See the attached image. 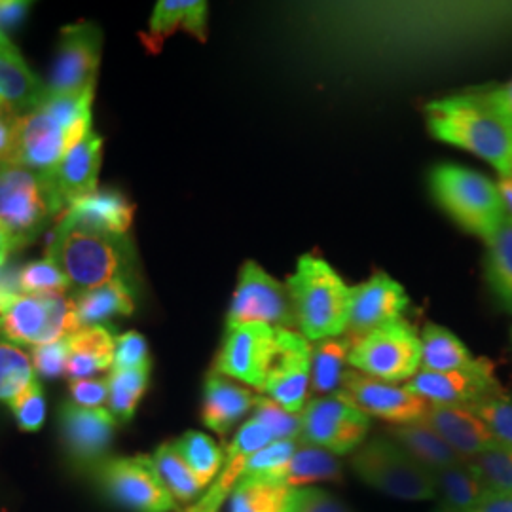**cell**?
Returning a JSON list of instances; mask_svg holds the SVG:
<instances>
[{"mask_svg":"<svg viewBox=\"0 0 512 512\" xmlns=\"http://www.w3.org/2000/svg\"><path fill=\"white\" fill-rule=\"evenodd\" d=\"M429 133L492 165L499 179H512V122L488 93L452 95L427 103Z\"/></svg>","mask_w":512,"mask_h":512,"instance_id":"1","label":"cell"},{"mask_svg":"<svg viewBox=\"0 0 512 512\" xmlns=\"http://www.w3.org/2000/svg\"><path fill=\"white\" fill-rule=\"evenodd\" d=\"M48 258L63 270L78 293L110 283L133 287V247L128 236L93 230L61 217L50 239Z\"/></svg>","mask_w":512,"mask_h":512,"instance_id":"2","label":"cell"},{"mask_svg":"<svg viewBox=\"0 0 512 512\" xmlns=\"http://www.w3.org/2000/svg\"><path fill=\"white\" fill-rule=\"evenodd\" d=\"M296 330L310 342L346 334L351 313V287L321 256L302 255L287 279Z\"/></svg>","mask_w":512,"mask_h":512,"instance_id":"3","label":"cell"},{"mask_svg":"<svg viewBox=\"0 0 512 512\" xmlns=\"http://www.w3.org/2000/svg\"><path fill=\"white\" fill-rule=\"evenodd\" d=\"M429 184L442 211L476 238L488 241L507 217L497 183L469 167L437 165Z\"/></svg>","mask_w":512,"mask_h":512,"instance_id":"4","label":"cell"},{"mask_svg":"<svg viewBox=\"0 0 512 512\" xmlns=\"http://www.w3.org/2000/svg\"><path fill=\"white\" fill-rule=\"evenodd\" d=\"M67 207L50 175L23 165L0 167V224L21 249Z\"/></svg>","mask_w":512,"mask_h":512,"instance_id":"5","label":"cell"},{"mask_svg":"<svg viewBox=\"0 0 512 512\" xmlns=\"http://www.w3.org/2000/svg\"><path fill=\"white\" fill-rule=\"evenodd\" d=\"M351 469L365 484L391 497L427 501L437 495L433 473L389 437L361 444L351 456Z\"/></svg>","mask_w":512,"mask_h":512,"instance_id":"6","label":"cell"},{"mask_svg":"<svg viewBox=\"0 0 512 512\" xmlns=\"http://www.w3.org/2000/svg\"><path fill=\"white\" fill-rule=\"evenodd\" d=\"M80 327L74 298L65 294H19L0 313V340L19 346H44L74 336Z\"/></svg>","mask_w":512,"mask_h":512,"instance_id":"7","label":"cell"},{"mask_svg":"<svg viewBox=\"0 0 512 512\" xmlns=\"http://www.w3.org/2000/svg\"><path fill=\"white\" fill-rule=\"evenodd\" d=\"M348 365L391 384L410 380L420 372L421 338L408 321H391L351 346Z\"/></svg>","mask_w":512,"mask_h":512,"instance_id":"8","label":"cell"},{"mask_svg":"<svg viewBox=\"0 0 512 512\" xmlns=\"http://www.w3.org/2000/svg\"><path fill=\"white\" fill-rule=\"evenodd\" d=\"M247 323L296 330L293 302L287 285L277 281L253 260H247L239 270L226 327Z\"/></svg>","mask_w":512,"mask_h":512,"instance_id":"9","label":"cell"},{"mask_svg":"<svg viewBox=\"0 0 512 512\" xmlns=\"http://www.w3.org/2000/svg\"><path fill=\"white\" fill-rule=\"evenodd\" d=\"M99 478L110 499L131 512H173L177 501L148 456L103 461Z\"/></svg>","mask_w":512,"mask_h":512,"instance_id":"10","label":"cell"},{"mask_svg":"<svg viewBox=\"0 0 512 512\" xmlns=\"http://www.w3.org/2000/svg\"><path fill=\"white\" fill-rule=\"evenodd\" d=\"M277 357V329L262 323L226 327L215 372L241 384L264 389Z\"/></svg>","mask_w":512,"mask_h":512,"instance_id":"11","label":"cell"},{"mask_svg":"<svg viewBox=\"0 0 512 512\" xmlns=\"http://www.w3.org/2000/svg\"><path fill=\"white\" fill-rule=\"evenodd\" d=\"M59 35L57 54L44 93L61 95L95 88L103 52V31L95 23L84 21L63 27Z\"/></svg>","mask_w":512,"mask_h":512,"instance_id":"12","label":"cell"},{"mask_svg":"<svg viewBox=\"0 0 512 512\" xmlns=\"http://www.w3.org/2000/svg\"><path fill=\"white\" fill-rule=\"evenodd\" d=\"M370 427V418L338 395L313 399L302 412L300 440L336 456L355 452Z\"/></svg>","mask_w":512,"mask_h":512,"instance_id":"13","label":"cell"},{"mask_svg":"<svg viewBox=\"0 0 512 512\" xmlns=\"http://www.w3.org/2000/svg\"><path fill=\"white\" fill-rule=\"evenodd\" d=\"M336 395L365 412L368 418H380L395 425L421 421L429 406L404 385L384 382L351 368L344 374Z\"/></svg>","mask_w":512,"mask_h":512,"instance_id":"14","label":"cell"},{"mask_svg":"<svg viewBox=\"0 0 512 512\" xmlns=\"http://www.w3.org/2000/svg\"><path fill=\"white\" fill-rule=\"evenodd\" d=\"M311 349L298 330L277 329V357L262 391L293 414H302L310 399Z\"/></svg>","mask_w":512,"mask_h":512,"instance_id":"15","label":"cell"},{"mask_svg":"<svg viewBox=\"0 0 512 512\" xmlns=\"http://www.w3.org/2000/svg\"><path fill=\"white\" fill-rule=\"evenodd\" d=\"M84 137L67 128L50 110L37 105L19 114L18 164L52 175L55 167Z\"/></svg>","mask_w":512,"mask_h":512,"instance_id":"16","label":"cell"},{"mask_svg":"<svg viewBox=\"0 0 512 512\" xmlns=\"http://www.w3.org/2000/svg\"><path fill=\"white\" fill-rule=\"evenodd\" d=\"M404 387L427 404L465 408L488 395L503 391L495 378L494 365L488 359H476L475 365L456 372L420 370Z\"/></svg>","mask_w":512,"mask_h":512,"instance_id":"17","label":"cell"},{"mask_svg":"<svg viewBox=\"0 0 512 512\" xmlns=\"http://www.w3.org/2000/svg\"><path fill=\"white\" fill-rule=\"evenodd\" d=\"M408 306L410 298L403 285L385 272H376L361 285L351 287V313L344 336L353 346L372 330L403 319Z\"/></svg>","mask_w":512,"mask_h":512,"instance_id":"18","label":"cell"},{"mask_svg":"<svg viewBox=\"0 0 512 512\" xmlns=\"http://www.w3.org/2000/svg\"><path fill=\"white\" fill-rule=\"evenodd\" d=\"M61 437L78 465H101L114 439L116 418L105 408L65 403L59 414Z\"/></svg>","mask_w":512,"mask_h":512,"instance_id":"19","label":"cell"},{"mask_svg":"<svg viewBox=\"0 0 512 512\" xmlns=\"http://www.w3.org/2000/svg\"><path fill=\"white\" fill-rule=\"evenodd\" d=\"M421 423L431 427L461 459L475 458L497 442L488 427L465 406L429 404Z\"/></svg>","mask_w":512,"mask_h":512,"instance_id":"20","label":"cell"},{"mask_svg":"<svg viewBox=\"0 0 512 512\" xmlns=\"http://www.w3.org/2000/svg\"><path fill=\"white\" fill-rule=\"evenodd\" d=\"M101 160H103V139L97 133L90 131L55 167L50 177L67 207L74 200L90 196L97 190Z\"/></svg>","mask_w":512,"mask_h":512,"instance_id":"21","label":"cell"},{"mask_svg":"<svg viewBox=\"0 0 512 512\" xmlns=\"http://www.w3.org/2000/svg\"><path fill=\"white\" fill-rule=\"evenodd\" d=\"M63 217L86 228L126 236L133 224L135 205L120 190L103 188L69 203Z\"/></svg>","mask_w":512,"mask_h":512,"instance_id":"22","label":"cell"},{"mask_svg":"<svg viewBox=\"0 0 512 512\" xmlns=\"http://www.w3.org/2000/svg\"><path fill=\"white\" fill-rule=\"evenodd\" d=\"M256 397L245 387L211 372L203 387L202 420L211 431L226 435L249 410Z\"/></svg>","mask_w":512,"mask_h":512,"instance_id":"23","label":"cell"},{"mask_svg":"<svg viewBox=\"0 0 512 512\" xmlns=\"http://www.w3.org/2000/svg\"><path fill=\"white\" fill-rule=\"evenodd\" d=\"M116 338L105 325L80 329L69 338V363L65 376L69 382L90 380L97 372L109 370L114 363Z\"/></svg>","mask_w":512,"mask_h":512,"instance_id":"24","label":"cell"},{"mask_svg":"<svg viewBox=\"0 0 512 512\" xmlns=\"http://www.w3.org/2000/svg\"><path fill=\"white\" fill-rule=\"evenodd\" d=\"M179 29L203 42L207 37V2L160 0L148 23V48L156 52L165 38Z\"/></svg>","mask_w":512,"mask_h":512,"instance_id":"25","label":"cell"},{"mask_svg":"<svg viewBox=\"0 0 512 512\" xmlns=\"http://www.w3.org/2000/svg\"><path fill=\"white\" fill-rule=\"evenodd\" d=\"M46 84L23 61L18 48L0 50V97L16 114L35 109Z\"/></svg>","mask_w":512,"mask_h":512,"instance_id":"26","label":"cell"},{"mask_svg":"<svg viewBox=\"0 0 512 512\" xmlns=\"http://www.w3.org/2000/svg\"><path fill=\"white\" fill-rule=\"evenodd\" d=\"M385 437L395 440L403 450H406L429 471L444 469L448 465L463 461L431 427H427L421 421L406 423V425H391L385 431Z\"/></svg>","mask_w":512,"mask_h":512,"instance_id":"27","label":"cell"},{"mask_svg":"<svg viewBox=\"0 0 512 512\" xmlns=\"http://www.w3.org/2000/svg\"><path fill=\"white\" fill-rule=\"evenodd\" d=\"M421 370L456 372L475 365V357L454 332L435 323L421 330Z\"/></svg>","mask_w":512,"mask_h":512,"instance_id":"28","label":"cell"},{"mask_svg":"<svg viewBox=\"0 0 512 512\" xmlns=\"http://www.w3.org/2000/svg\"><path fill=\"white\" fill-rule=\"evenodd\" d=\"M74 304L82 329L103 325L114 315L129 317L135 311L133 287L128 283H110L92 291H80L74 296Z\"/></svg>","mask_w":512,"mask_h":512,"instance_id":"29","label":"cell"},{"mask_svg":"<svg viewBox=\"0 0 512 512\" xmlns=\"http://www.w3.org/2000/svg\"><path fill=\"white\" fill-rule=\"evenodd\" d=\"M351 342L346 336L315 342L311 349V391L330 397L340 391L344 374L348 372Z\"/></svg>","mask_w":512,"mask_h":512,"instance_id":"30","label":"cell"},{"mask_svg":"<svg viewBox=\"0 0 512 512\" xmlns=\"http://www.w3.org/2000/svg\"><path fill=\"white\" fill-rule=\"evenodd\" d=\"M431 473L437 486V495L442 497L444 503L442 507L450 511H473L486 490L465 459Z\"/></svg>","mask_w":512,"mask_h":512,"instance_id":"31","label":"cell"},{"mask_svg":"<svg viewBox=\"0 0 512 512\" xmlns=\"http://www.w3.org/2000/svg\"><path fill=\"white\" fill-rule=\"evenodd\" d=\"M338 478H342V461L336 454L302 442L281 475V486L302 488L311 482Z\"/></svg>","mask_w":512,"mask_h":512,"instance_id":"32","label":"cell"},{"mask_svg":"<svg viewBox=\"0 0 512 512\" xmlns=\"http://www.w3.org/2000/svg\"><path fill=\"white\" fill-rule=\"evenodd\" d=\"M486 277L495 298L512 313V219L507 215L486 241Z\"/></svg>","mask_w":512,"mask_h":512,"instance_id":"33","label":"cell"},{"mask_svg":"<svg viewBox=\"0 0 512 512\" xmlns=\"http://www.w3.org/2000/svg\"><path fill=\"white\" fill-rule=\"evenodd\" d=\"M154 467L162 478L165 488L177 503H190L202 494L203 486L190 471L183 456L177 452L173 442L162 444L154 454Z\"/></svg>","mask_w":512,"mask_h":512,"instance_id":"34","label":"cell"},{"mask_svg":"<svg viewBox=\"0 0 512 512\" xmlns=\"http://www.w3.org/2000/svg\"><path fill=\"white\" fill-rule=\"evenodd\" d=\"M173 444L203 488L211 484L222 471L224 454L219 444L209 435L200 431H188Z\"/></svg>","mask_w":512,"mask_h":512,"instance_id":"35","label":"cell"},{"mask_svg":"<svg viewBox=\"0 0 512 512\" xmlns=\"http://www.w3.org/2000/svg\"><path fill=\"white\" fill-rule=\"evenodd\" d=\"M150 378V368H133V370H112L109 384L110 414L116 421L133 418L141 399L145 397Z\"/></svg>","mask_w":512,"mask_h":512,"instance_id":"36","label":"cell"},{"mask_svg":"<svg viewBox=\"0 0 512 512\" xmlns=\"http://www.w3.org/2000/svg\"><path fill=\"white\" fill-rule=\"evenodd\" d=\"M302 440H275L245 461L239 480L281 486V475L293 459ZM238 480V482H239Z\"/></svg>","mask_w":512,"mask_h":512,"instance_id":"37","label":"cell"},{"mask_svg":"<svg viewBox=\"0 0 512 512\" xmlns=\"http://www.w3.org/2000/svg\"><path fill=\"white\" fill-rule=\"evenodd\" d=\"M35 380L33 361L16 346L0 340V401L12 403Z\"/></svg>","mask_w":512,"mask_h":512,"instance_id":"38","label":"cell"},{"mask_svg":"<svg viewBox=\"0 0 512 512\" xmlns=\"http://www.w3.org/2000/svg\"><path fill=\"white\" fill-rule=\"evenodd\" d=\"M465 461L486 490L512 492V446L495 442L492 448Z\"/></svg>","mask_w":512,"mask_h":512,"instance_id":"39","label":"cell"},{"mask_svg":"<svg viewBox=\"0 0 512 512\" xmlns=\"http://www.w3.org/2000/svg\"><path fill=\"white\" fill-rule=\"evenodd\" d=\"M289 488L239 480L230 494L228 512H283Z\"/></svg>","mask_w":512,"mask_h":512,"instance_id":"40","label":"cell"},{"mask_svg":"<svg viewBox=\"0 0 512 512\" xmlns=\"http://www.w3.org/2000/svg\"><path fill=\"white\" fill-rule=\"evenodd\" d=\"M18 285L21 294H65L71 289V283L63 270L52 258H42L25 264L18 270Z\"/></svg>","mask_w":512,"mask_h":512,"instance_id":"41","label":"cell"},{"mask_svg":"<svg viewBox=\"0 0 512 512\" xmlns=\"http://www.w3.org/2000/svg\"><path fill=\"white\" fill-rule=\"evenodd\" d=\"M467 408L488 427L497 442L512 446V399L505 391L488 395Z\"/></svg>","mask_w":512,"mask_h":512,"instance_id":"42","label":"cell"},{"mask_svg":"<svg viewBox=\"0 0 512 512\" xmlns=\"http://www.w3.org/2000/svg\"><path fill=\"white\" fill-rule=\"evenodd\" d=\"M255 420L260 421L274 440H300L302 437V414L287 412L270 397H256Z\"/></svg>","mask_w":512,"mask_h":512,"instance_id":"43","label":"cell"},{"mask_svg":"<svg viewBox=\"0 0 512 512\" xmlns=\"http://www.w3.org/2000/svg\"><path fill=\"white\" fill-rule=\"evenodd\" d=\"M10 410L18 421L21 431H27V433L38 431L46 420V401H44L40 382L35 380L19 397H16L10 403Z\"/></svg>","mask_w":512,"mask_h":512,"instance_id":"44","label":"cell"},{"mask_svg":"<svg viewBox=\"0 0 512 512\" xmlns=\"http://www.w3.org/2000/svg\"><path fill=\"white\" fill-rule=\"evenodd\" d=\"M283 512H353L338 497L319 488H289Z\"/></svg>","mask_w":512,"mask_h":512,"instance_id":"45","label":"cell"},{"mask_svg":"<svg viewBox=\"0 0 512 512\" xmlns=\"http://www.w3.org/2000/svg\"><path fill=\"white\" fill-rule=\"evenodd\" d=\"M133 368H152L150 351L143 334L129 330L116 338L114 363L112 370H133Z\"/></svg>","mask_w":512,"mask_h":512,"instance_id":"46","label":"cell"},{"mask_svg":"<svg viewBox=\"0 0 512 512\" xmlns=\"http://www.w3.org/2000/svg\"><path fill=\"white\" fill-rule=\"evenodd\" d=\"M272 442H275L272 433L260 421L251 418L239 427L238 435L232 440L226 458L247 461Z\"/></svg>","mask_w":512,"mask_h":512,"instance_id":"47","label":"cell"},{"mask_svg":"<svg viewBox=\"0 0 512 512\" xmlns=\"http://www.w3.org/2000/svg\"><path fill=\"white\" fill-rule=\"evenodd\" d=\"M69 338L33 349V366L42 378L54 380L67 372Z\"/></svg>","mask_w":512,"mask_h":512,"instance_id":"48","label":"cell"},{"mask_svg":"<svg viewBox=\"0 0 512 512\" xmlns=\"http://www.w3.org/2000/svg\"><path fill=\"white\" fill-rule=\"evenodd\" d=\"M18 120L14 110L0 109V167L18 164Z\"/></svg>","mask_w":512,"mask_h":512,"instance_id":"49","label":"cell"},{"mask_svg":"<svg viewBox=\"0 0 512 512\" xmlns=\"http://www.w3.org/2000/svg\"><path fill=\"white\" fill-rule=\"evenodd\" d=\"M73 403L84 408H101L109 401V384L107 380H78L71 382Z\"/></svg>","mask_w":512,"mask_h":512,"instance_id":"50","label":"cell"},{"mask_svg":"<svg viewBox=\"0 0 512 512\" xmlns=\"http://www.w3.org/2000/svg\"><path fill=\"white\" fill-rule=\"evenodd\" d=\"M33 2L25 0H0V33L6 35L8 31L16 29L23 19L27 18Z\"/></svg>","mask_w":512,"mask_h":512,"instance_id":"51","label":"cell"},{"mask_svg":"<svg viewBox=\"0 0 512 512\" xmlns=\"http://www.w3.org/2000/svg\"><path fill=\"white\" fill-rule=\"evenodd\" d=\"M471 512H512V492L484 490L480 501Z\"/></svg>","mask_w":512,"mask_h":512,"instance_id":"52","label":"cell"},{"mask_svg":"<svg viewBox=\"0 0 512 512\" xmlns=\"http://www.w3.org/2000/svg\"><path fill=\"white\" fill-rule=\"evenodd\" d=\"M488 93V97L492 99L497 109L501 110L509 120L512 122V80H509L507 84L495 88L492 92Z\"/></svg>","mask_w":512,"mask_h":512,"instance_id":"53","label":"cell"},{"mask_svg":"<svg viewBox=\"0 0 512 512\" xmlns=\"http://www.w3.org/2000/svg\"><path fill=\"white\" fill-rule=\"evenodd\" d=\"M14 251H18V247H16L14 239H12V236L8 234V230L0 224V268H4V266H6L8 256L12 255Z\"/></svg>","mask_w":512,"mask_h":512,"instance_id":"54","label":"cell"},{"mask_svg":"<svg viewBox=\"0 0 512 512\" xmlns=\"http://www.w3.org/2000/svg\"><path fill=\"white\" fill-rule=\"evenodd\" d=\"M497 188L505 205V213L512 219V179H499Z\"/></svg>","mask_w":512,"mask_h":512,"instance_id":"55","label":"cell"},{"mask_svg":"<svg viewBox=\"0 0 512 512\" xmlns=\"http://www.w3.org/2000/svg\"><path fill=\"white\" fill-rule=\"evenodd\" d=\"M6 48H16V46L10 42L8 35H2V33H0V50H6Z\"/></svg>","mask_w":512,"mask_h":512,"instance_id":"56","label":"cell"},{"mask_svg":"<svg viewBox=\"0 0 512 512\" xmlns=\"http://www.w3.org/2000/svg\"><path fill=\"white\" fill-rule=\"evenodd\" d=\"M435 512H454V511H450V509H446V507H439V509H437V511Z\"/></svg>","mask_w":512,"mask_h":512,"instance_id":"57","label":"cell"},{"mask_svg":"<svg viewBox=\"0 0 512 512\" xmlns=\"http://www.w3.org/2000/svg\"><path fill=\"white\" fill-rule=\"evenodd\" d=\"M4 107H6V103H4V101H2V97H0V109H4Z\"/></svg>","mask_w":512,"mask_h":512,"instance_id":"58","label":"cell"},{"mask_svg":"<svg viewBox=\"0 0 512 512\" xmlns=\"http://www.w3.org/2000/svg\"><path fill=\"white\" fill-rule=\"evenodd\" d=\"M4 270H6V266H4V268H0V277H2V274H4Z\"/></svg>","mask_w":512,"mask_h":512,"instance_id":"59","label":"cell"},{"mask_svg":"<svg viewBox=\"0 0 512 512\" xmlns=\"http://www.w3.org/2000/svg\"><path fill=\"white\" fill-rule=\"evenodd\" d=\"M511 336H512V334H511Z\"/></svg>","mask_w":512,"mask_h":512,"instance_id":"60","label":"cell"}]
</instances>
